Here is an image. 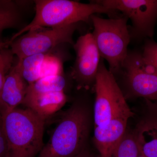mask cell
Returning a JSON list of instances; mask_svg holds the SVG:
<instances>
[{"instance_id":"cell-1","label":"cell","mask_w":157,"mask_h":157,"mask_svg":"<svg viewBox=\"0 0 157 157\" xmlns=\"http://www.w3.org/2000/svg\"><path fill=\"white\" fill-rule=\"evenodd\" d=\"M91 114L86 104L73 103L63 113L36 157H75L86 148Z\"/></svg>"},{"instance_id":"cell-2","label":"cell","mask_w":157,"mask_h":157,"mask_svg":"<svg viewBox=\"0 0 157 157\" xmlns=\"http://www.w3.org/2000/svg\"><path fill=\"white\" fill-rule=\"evenodd\" d=\"M35 3L36 12L33 19L14 35L11 42L29 31L45 27H57L87 22L96 14H108L110 18L122 15L119 11L106 8L94 1L85 4L70 0H36Z\"/></svg>"},{"instance_id":"cell-3","label":"cell","mask_w":157,"mask_h":157,"mask_svg":"<svg viewBox=\"0 0 157 157\" xmlns=\"http://www.w3.org/2000/svg\"><path fill=\"white\" fill-rule=\"evenodd\" d=\"M45 120L33 110L16 108L2 116L7 157H36L44 144Z\"/></svg>"},{"instance_id":"cell-4","label":"cell","mask_w":157,"mask_h":157,"mask_svg":"<svg viewBox=\"0 0 157 157\" xmlns=\"http://www.w3.org/2000/svg\"><path fill=\"white\" fill-rule=\"evenodd\" d=\"M128 18L122 16L104 19L96 14L91 16L94 26L93 37L100 55L109 65L114 76L119 75L128 54L131 36L127 22Z\"/></svg>"},{"instance_id":"cell-5","label":"cell","mask_w":157,"mask_h":157,"mask_svg":"<svg viewBox=\"0 0 157 157\" xmlns=\"http://www.w3.org/2000/svg\"><path fill=\"white\" fill-rule=\"evenodd\" d=\"M94 87L96 94L94 110L95 127L104 125L116 119L129 120L133 117L135 114L127 104L122 90L102 58Z\"/></svg>"},{"instance_id":"cell-6","label":"cell","mask_w":157,"mask_h":157,"mask_svg":"<svg viewBox=\"0 0 157 157\" xmlns=\"http://www.w3.org/2000/svg\"><path fill=\"white\" fill-rule=\"evenodd\" d=\"M119 75L124 80L125 98L157 101V69L137 50L128 51Z\"/></svg>"},{"instance_id":"cell-7","label":"cell","mask_w":157,"mask_h":157,"mask_svg":"<svg viewBox=\"0 0 157 157\" xmlns=\"http://www.w3.org/2000/svg\"><path fill=\"white\" fill-rule=\"evenodd\" d=\"M78 24L51 28L46 30L29 31L11 42L12 53L20 61L27 57L48 53L59 45H74L73 35Z\"/></svg>"},{"instance_id":"cell-8","label":"cell","mask_w":157,"mask_h":157,"mask_svg":"<svg viewBox=\"0 0 157 157\" xmlns=\"http://www.w3.org/2000/svg\"><path fill=\"white\" fill-rule=\"evenodd\" d=\"M96 2L116 10L131 19V39L152 38L157 21V0H98Z\"/></svg>"},{"instance_id":"cell-9","label":"cell","mask_w":157,"mask_h":157,"mask_svg":"<svg viewBox=\"0 0 157 157\" xmlns=\"http://www.w3.org/2000/svg\"><path fill=\"white\" fill-rule=\"evenodd\" d=\"M73 47L76 58L71 69V78L78 89L89 90L95 83L101 60L92 33L80 36Z\"/></svg>"},{"instance_id":"cell-10","label":"cell","mask_w":157,"mask_h":157,"mask_svg":"<svg viewBox=\"0 0 157 157\" xmlns=\"http://www.w3.org/2000/svg\"><path fill=\"white\" fill-rule=\"evenodd\" d=\"M142 113L132 132L145 157H157V101L144 100Z\"/></svg>"},{"instance_id":"cell-11","label":"cell","mask_w":157,"mask_h":157,"mask_svg":"<svg viewBox=\"0 0 157 157\" xmlns=\"http://www.w3.org/2000/svg\"><path fill=\"white\" fill-rule=\"evenodd\" d=\"M28 85L16 65L12 67L0 92V113L2 116L22 104Z\"/></svg>"},{"instance_id":"cell-12","label":"cell","mask_w":157,"mask_h":157,"mask_svg":"<svg viewBox=\"0 0 157 157\" xmlns=\"http://www.w3.org/2000/svg\"><path fill=\"white\" fill-rule=\"evenodd\" d=\"M128 120H113L101 126L95 127L94 140L100 157H108L126 132Z\"/></svg>"},{"instance_id":"cell-13","label":"cell","mask_w":157,"mask_h":157,"mask_svg":"<svg viewBox=\"0 0 157 157\" xmlns=\"http://www.w3.org/2000/svg\"><path fill=\"white\" fill-rule=\"evenodd\" d=\"M67 101L64 92H54L25 97L22 104L45 120L61 109Z\"/></svg>"},{"instance_id":"cell-14","label":"cell","mask_w":157,"mask_h":157,"mask_svg":"<svg viewBox=\"0 0 157 157\" xmlns=\"http://www.w3.org/2000/svg\"><path fill=\"white\" fill-rule=\"evenodd\" d=\"M47 54L34 55L18 61L16 67L29 84L42 78V66Z\"/></svg>"},{"instance_id":"cell-15","label":"cell","mask_w":157,"mask_h":157,"mask_svg":"<svg viewBox=\"0 0 157 157\" xmlns=\"http://www.w3.org/2000/svg\"><path fill=\"white\" fill-rule=\"evenodd\" d=\"M66 85L67 80L62 74L45 76L29 84L25 97L64 91Z\"/></svg>"},{"instance_id":"cell-16","label":"cell","mask_w":157,"mask_h":157,"mask_svg":"<svg viewBox=\"0 0 157 157\" xmlns=\"http://www.w3.org/2000/svg\"><path fill=\"white\" fill-rule=\"evenodd\" d=\"M17 3L11 0H0V37L3 31L14 28L20 22L21 13Z\"/></svg>"},{"instance_id":"cell-17","label":"cell","mask_w":157,"mask_h":157,"mask_svg":"<svg viewBox=\"0 0 157 157\" xmlns=\"http://www.w3.org/2000/svg\"><path fill=\"white\" fill-rule=\"evenodd\" d=\"M140 150L133 132H126L108 157H138Z\"/></svg>"},{"instance_id":"cell-18","label":"cell","mask_w":157,"mask_h":157,"mask_svg":"<svg viewBox=\"0 0 157 157\" xmlns=\"http://www.w3.org/2000/svg\"><path fill=\"white\" fill-rule=\"evenodd\" d=\"M14 56L8 47L0 50V92L6 76L13 67Z\"/></svg>"},{"instance_id":"cell-19","label":"cell","mask_w":157,"mask_h":157,"mask_svg":"<svg viewBox=\"0 0 157 157\" xmlns=\"http://www.w3.org/2000/svg\"><path fill=\"white\" fill-rule=\"evenodd\" d=\"M144 57L157 69V43L152 40L146 41L142 52Z\"/></svg>"},{"instance_id":"cell-20","label":"cell","mask_w":157,"mask_h":157,"mask_svg":"<svg viewBox=\"0 0 157 157\" xmlns=\"http://www.w3.org/2000/svg\"><path fill=\"white\" fill-rule=\"evenodd\" d=\"M8 146L3 130L2 124H0V157H7Z\"/></svg>"},{"instance_id":"cell-21","label":"cell","mask_w":157,"mask_h":157,"mask_svg":"<svg viewBox=\"0 0 157 157\" xmlns=\"http://www.w3.org/2000/svg\"><path fill=\"white\" fill-rule=\"evenodd\" d=\"M75 157H97L94 155L93 154L90 152L89 151H88L87 149L86 148L83 151L76 155Z\"/></svg>"},{"instance_id":"cell-22","label":"cell","mask_w":157,"mask_h":157,"mask_svg":"<svg viewBox=\"0 0 157 157\" xmlns=\"http://www.w3.org/2000/svg\"><path fill=\"white\" fill-rule=\"evenodd\" d=\"M9 41L6 42H0V50L6 47H8L9 45Z\"/></svg>"},{"instance_id":"cell-23","label":"cell","mask_w":157,"mask_h":157,"mask_svg":"<svg viewBox=\"0 0 157 157\" xmlns=\"http://www.w3.org/2000/svg\"><path fill=\"white\" fill-rule=\"evenodd\" d=\"M2 124V116L0 113V124Z\"/></svg>"},{"instance_id":"cell-24","label":"cell","mask_w":157,"mask_h":157,"mask_svg":"<svg viewBox=\"0 0 157 157\" xmlns=\"http://www.w3.org/2000/svg\"><path fill=\"white\" fill-rule=\"evenodd\" d=\"M138 157H145L144 156V155H142V154L140 153H140H139V155H138Z\"/></svg>"}]
</instances>
